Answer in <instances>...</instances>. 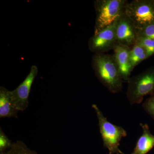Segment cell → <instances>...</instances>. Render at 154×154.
Listing matches in <instances>:
<instances>
[{
  "instance_id": "1",
  "label": "cell",
  "mask_w": 154,
  "mask_h": 154,
  "mask_svg": "<svg viewBox=\"0 0 154 154\" xmlns=\"http://www.w3.org/2000/svg\"><path fill=\"white\" fill-rule=\"evenodd\" d=\"M94 65L98 79L108 91L113 94L122 91L123 81L113 55L97 54Z\"/></svg>"
},
{
  "instance_id": "2",
  "label": "cell",
  "mask_w": 154,
  "mask_h": 154,
  "mask_svg": "<svg viewBox=\"0 0 154 154\" xmlns=\"http://www.w3.org/2000/svg\"><path fill=\"white\" fill-rule=\"evenodd\" d=\"M128 83L127 97L130 104H140L144 96L154 95V68L130 78Z\"/></svg>"
},
{
  "instance_id": "3",
  "label": "cell",
  "mask_w": 154,
  "mask_h": 154,
  "mask_svg": "<svg viewBox=\"0 0 154 154\" xmlns=\"http://www.w3.org/2000/svg\"><path fill=\"white\" fill-rule=\"evenodd\" d=\"M92 107L96 111L103 145L108 149V154H124L119 147L122 139L126 137V131L122 127L115 125L108 121L97 105L94 104Z\"/></svg>"
},
{
  "instance_id": "4",
  "label": "cell",
  "mask_w": 154,
  "mask_h": 154,
  "mask_svg": "<svg viewBox=\"0 0 154 154\" xmlns=\"http://www.w3.org/2000/svg\"><path fill=\"white\" fill-rule=\"evenodd\" d=\"M125 0H99L95 2L96 19L95 33L110 26L124 14Z\"/></svg>"
},
{
  "instance_id": "5",
  "label": "cell",
  "mask_w": 154,
  "mask_h": 154,
  "mask_svg": "<svg viewBox=\"0 0 154 154\" xmlns=\"http://www.w3.org/2000/svg\"><path fill=\"white\" fill-rule=\"evenodd\" d=\"M124 14L139 30L154 22V0H134L128 2Z\"/></svg>"
},
{
  "instance_id": "6",
  "label": "cell",
  "mask_w": 154,
  "mask_h": 154,
  "mask_svg": "<svg viewBox=\"0 0 154 154\" xmlns=\"http://www.w3.org/2000/svg\"><path fill=\"white\" fill-rule=\"evenodd\" d=\"M37 73V67L33 66L28 76L19 87L14 91H10L12 106L19 112L24 111L28 107L30 90Z\"/></svg>"
},
{
  "instance_id": "7",
  "label": "cell",
  "mask_w": 154,
  "mask_h": 154,
  "mask_svg": "<svg viewBox=\"0 0 154 154\" xmlns=\"http://www.w3.org/2000/svg\"><path fill=\"white\" fill-rule=\"evenodd\" d=\"M118 19L112 25L95 33L90 42L91 50L97 54H103L113 49L117 44L116 28Z\"/></svg>"
},
{
  "instance_id": "8",
  "label": "cell",
  "mask_w": 154,
  "mask_h": 154,
  "mask_svg": "<svg viewBox=\"0 0 154 154\" xmlns=\"http://www.w3.org/2000/svg\"><path fill=\"white\" fill-rule=\"evenodd\" d=\"M116 34L117 44L130 48L135 44L137 29L134 22L125 14L117 20Z\"/></svg>"
},
{
  "instance_id": "9",
  "label": "cell",
  "mask_w": 154,
  "mask_h": 154,
  "mask_svg": "<svg viewBox=\"0 0 154 154\" xmlns=\"http://www.w3.org/2000/svg\"><path fill=\"white\" fill-rule=\"evenodd\" d=\"M130 49V47L117 44L113 49V57L122 79L123 81L127 82L130 78V76L132 71L129 58Z\"/></svg>"
},
{
  "instance_id": "10",
  "label": "cell",
  "mask_w": 154,
  "mask_h": 154,
  "mask_svg": "<svg viewBox=\"0 0 154 154\" xmlns=\"http://www.w3.org/2000/svg\"><path fill=\"white\" fill-rule=\"evenodd\" d=\"M143 134L137 141L133 151L130 154H146L154 147V135L150 131L148 125L140 123Z\"/></svg>"
},
{
  "instance_id": "11",
  "label": "cell",
  "mask_w": 154,
  "mask_h": 154,
  "mask_svg": "<svg viewBox=\"0 0 154 154\" xmlns=\"http://www.w3.org/2000/svg\"><path fill=\"white\" fill-rule=\"evenodd\" d=\"M19 111L12 106L10 91L4 88H1L0 90V117L1 118H18L17 113Z\"/></svg>"
},
{
  "instance_id": "12",
  "label": "cell",
  "mask_w": 154,
  "mask_h": 154,
  "mask_svg": "<svg viewBox=\"0 0 154 154\" xmlns=\"http://www.w3.org/2000/svg\"><path fill=\"white\" fill-rule=\"evenodd\" d=\"M149 57L146 51L140 45L135 44L131 48L129 53L130 61L132 71L142 61Z\"/></svg>"
},
{
  "instance_id": "13",
  "label": "cell",
  "mask_w": 154,
  "mask_h": 154,
  "mask_svg": "<svg viewBox=\"0 0 154 154\" xmlns=\"http://www.w3.org/2000/svg\"><path fill=\"white\" fill-rule=\"evenodd\" d=\"M0 154H38L35 151L30 149L23 142L17 140L13 143L8 149Z\"/></svg>"
},
{
  "instance_id": "14",
  "label": "cell",
  "mask_w": 154,
  "mask_h": 154,
  "mask_svg": "<svg viewBox=\"0 0 154 154\" xmlns=\"http://www.w3.org/2000/svg\"><path fill=\"white\" fill-rule=\"evenodd\" d=\"M135 44L140 45L144 48L149 57L154 54V40L143 37L137 36Z\"/></svg>"
},
{
  "instance_id": "15",
  "label": "cell",
  "mask_w": 154,
  "mask_h": 154,
  "mask_svg": "<svg viewBox=\"0 0 154 154\" xmlns=\"http://www.w3.org/2000/svg\"><path fill=\"white\" fill-rule=\"evenodd\" d=\"M137 36L147 37L154 40V22L137 30Z\"/></svg>"
},
{
  "instance_id": "16",
  "label": "cell",
  "mask_w": 154,
  "mask_h": 154,
  "mask_svg": "<svg viewBox=\"0 0 154 154\" xmlns=\"http://www.w3.org/2000/svg\"><path fill=\"white\" fill-rule=\"evenodd\" d=\"M13 143L1 128L0 129V152H3L11 147Z\"/></svg>"
},
{
  "instance_id": "17",
  "label": "cell",
  "mask_w": 154,
  "mask_h": 154,
  "mask_svg": "<svg viewBox=\"0 0 154 154\" xmlns=\"http://www.w3.org/2000/svg\"><path fill=\"white\" fill-rule=\"evenodd\" d=\"M142 106L146 112L154 119V95L147 99Z\"/></svg>"
}]
</instances>
